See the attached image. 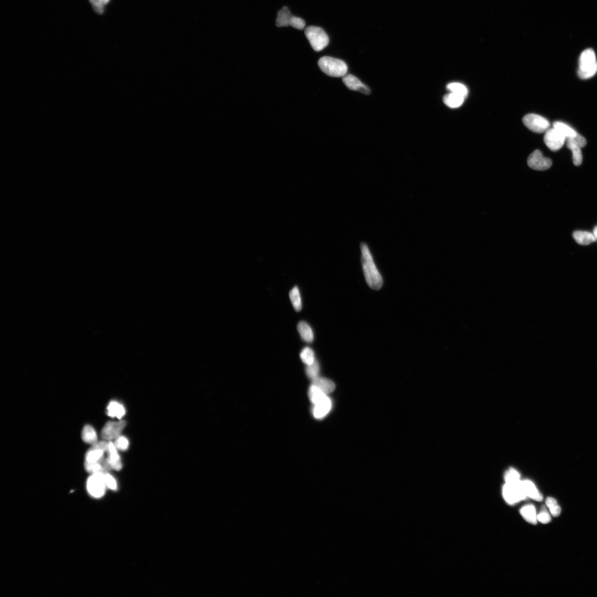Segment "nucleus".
I'll use <instances>...</instances> for the list:
<instances>
[{"label":"nucleus","instance_id":"1","mask_svg":"<svg viewBox=\"0 0 597 597\" xmlns=\"http://www.w3.org/2000/svg\"><path fill=\"white\" fill-rule=\"evenodd\" d=\"M362 264L366 282L371 288L379 290L383 284L382 276L376 267L369 248L365 243L361 244Z\"/></svg>","mask_w":597,"mask_h":597},{"label":"nucleus","instance_id":"2","mask_svg":"<svg viewBox=\"0 0 597 597\" xmlns=\"http://www.w3.org/2000/svg\"><path fill=\"white\" fill-rule=\"evenodd\" d=\"M318 65L323 72L331 77H344L348 71L347 64L343 60L330 57L320 58Z\"/></svg>","mask_w":597,"mask_h":597},{"label":"nucleus","instance_id":"3","mask_svg":"<svg viewBox=\"0 0 597 597\" xmlns=\"http://www.w3.org/2000/svg\"><path fill=\"white\" fill-rule=\"evenodd\" d=\"M305 34L311 46L316 51H322L329 43V38L322 28L309 26L305 29Z\"/></svg>","mask_w":597,"mask_h":597},{"label":"nucleus","instance_id":"4","mask_svg":"<svg viewBox=\"0 0 597 597\" xmlns=\"http://www.w3.org/2000/svg\"><path fill=\"white\" fill-rule=\"evenodd\" d=\"M276 25L278 27L291 25L294 28L302 30L305 28V22L300 17L292 15L288 8L284 6L278 12Z\"/></svg>","mask_w":597,"mask_h":597},{"label":"nucleus","instance_id":"5","mask_svg":"<svg viewBox=\"0 0 597 597\" xmlns=\"http://www.w3.org/2000/svg\"><path fill=\"white\" fill-rule=\"evenodd\" d=\"M104 475L100 473H94L88 479L86 488L89 495L94 498H101L105 495L107 487Z\"/></svg>","mask_w":597,"mask_h":597},{"label":"nucleus","instance_id":"6","mask_svg":"<svg viewBox=\"0 0 597 597\" xmlns=\"http://www.w3.org/2000/svg\"><path fill=\"white\" fill-rule=\"evenodd\" d=\"M503 496L509 504L517 503L527 498L522 486V481L516 484L505 483L503 488Z\"/></svg>","mask_w":597,"mask_h":597},{"label":"nucleus","instance_id":"7","mask_svg":"<svg viewBox=\"0 0 597 597\" xmlns=\"http://www.w3.org/2000/svg\"><path fill=\"white\" fill-rule=\"evenodd\" d=\"M525 126L531 131L535 133L546 132L550 127L548 121L544 117L534 114L525 115L522 119Z\"/></svg>","mask_w":597,"mask_h":597},{"label":"nucleus","instance_id":"8","mask_svg":"<svg viewBox=\"0 0 597 597\" xmlns=\"http://www.w3.org/2000/svg\"><path fill=\"white\" fill-rule=\"evenodd\" d=\"M544 140L548 148L555 152L564 146L566 138L560 131L553 127L545 132Z\"/></svg>","mask_w":597,"mask_h":597},{"label":"nucleus","instance_id":"9","mask_svg":"<svg viewBox=\"0 0 597 597\" xmlns=\"http://www.w3.org/2000/svg\"><path fill=\"white\" fill-rule=\"evenodd\" d=\"M126 425V422H109L102 428L101 438L106 441H111L119 438L121 432Z\"/></svg>","mask_w":597,"mask_h":597},{"label":"nucleus","instance_id":"10","mask_svg":"<svg viewBox=\"0 0 597 597\" xmlns=\"http://www.w3.org/2000/svg\"><path fill=\"white\" fill-rule=\"evenodd\" d=\"M552 164L551 160L544 157L539 150L534 151L527 159L529 167L536 171H546L551 167Z\"/></svg>","mask_w":597,"mask_h":597},{"label":"nucleus","instance_id":"11","mask_svg":"<svg viewBox=\"0 0 597 597\" xmlns=\"http://www.w3.org/2000/svg\"><path fill=\"white\" fill-rule=\"evenodd\" d=\"M109 443L105 441H97L92 445L85 456V462L94 463L100 461L107 451Z\"/></svg>","mask_w":597,"mask_h":597},{"label":"nucleus","instance_id":"12","mask_svg":"<svg viewBox=\"0 0 597 597\" xmlns=\"http://www.w3.org/2000/svg\"><path fill=\"white\" fill-rule=\"evenodd\" d=\"M597 68V60L595 51L592 49L584 50L579 59L578 71L585 72Z\"/></svg>","mask_w":597,"mask_h":597},{"label":"nucleus","instance_id":"13","mask_svg":"<svg viewBox=\"0 0 597 597\" xmlns=\"http://www.w3.org/2000/svg\"><path fill=\"white\" fill-rule=\"evenodd\" d=\"M332 402L327 396H324L317 403L314 404L313 413L316 419H320L326 416L330 412Z\"/></svg>","mask_w":597,"mask_h":597},{"label":"nucleus","instance_id":"14","mask_svg":"<svg viewBox=\"0 0 597 597\" xmlns=\"http://www.w3.org/2000/svg\"><path fill=\"white\" fill-rule=\"evenodd\" d=\"M346 87L349 90L356 91L366 95L371 93V90L367 85L362 83L357 77L351 75H346L343 79Z\"/></svg>","mask_w":597,"mask_h":597},{"label":"nucleus","instance_id":"15","mask_svg":"<svg viewBox=\"0 0 597 597\" xmlns=\"http://www.w3.org/2000/svg\"><path fill=\"white\" fill-rule=\"evenodd\" d=\"M107 452L109 453V457L107 458V460L109 461L112 469L116 471H120L122 469V462H121L120 456L118 451H117V448L115 444L112 442L109 443Z\"/></svg>","mask_w":597,"mask_h":597},{"label":"nucleus","instance_id":"16","mask_svg":"<svg viewBox=\"0 0 597 597\" xmlns=\"http://www.w3.org/2000/svg\"><path fill=\"white\" fill-rule=\"evenodd\" d=\"M522 486L527 497H529L536 501H542L543 497L540 492L536 488L535 484L529 480L522 481Z\"/></svg>","mask_w":597,"mask_h":597},{"label":"nucleus","instance_id":"17","mask_svg":"<svg viewBox=\"0 0 597 597\" xmlns=\"http://www.w3.org/2000/svg\"><path fill=\"white\" fill-rule=\"evenodd\" d=\"M566 145L572 152L573 164L576 166H580L582 163L583 156L581 147L573 139H566Z\"/></svg>","mask_w":597,"mask_h":597},{"label":"nucleus","instance_id":"18","mask_svg":"<svg viewBox=\"0 0 597 597\" xmlns=\"http://www.w3.org/2000/svg\"><path fill=\"white\" fill-rule=\"evenodd\" d=\"M465 98L459 94L450 93L445 95L443 101L446 105L451 109L460 107L464 102Z\"/></svg>","mask_w":597,"mask_h":597},{"label":"nucleus","instance_id":"19","mask_svg":"<svg viewBox=\"0 0 597 597\" xmlns=\"http://www.w3.org/2000/svg\"><path fill=\"white\" fill-rule=\"evenodd\" d=\"M573 237L577 244L583 246L590 245L597 240L594 233L587 231H575Z\"/></svg>","mask_w":597,"mask_h":597},{"label":"nucleus","instance_id":"20","mask_svg":"<svg viewBox=\"0 0 597 597\" xmlns=\"http://www.w3.org/2000/svg\"><path fill=\"white\" fill-rule=\"evenodd\" d=\"M312 381V385L317 387L327 395L334 392L335 389V384L329 379L319 377Z\"/></svg>","mask_w":597,"mask_h":597},{"label":"nucleus","instance_id":"21","mask_svg":"<svg viewBox=\"0 0 597 597\" xmlns=\"http://www.w3.org/2000/svg\"><path fill=\"white\" fill-rule=\"evenodd\" d=\"M297 328L302 340L306 343H312L314 338V332L308 323L301 322L298 323Z\"/></svg>","mask_w":597,"mask_h":597},{"label":"nucleus","instance_id":"22","mask_svg":"<svg viewBox=\"0 0 597 597\" xmlns=\"http://www.w3.org/2000/svg\"><path fill=\"white\" fill-rule=\"evenodd\" d=\"M521 514L525 520L530 524L535 525L537 524L538 519L536 509L533 505L527 504L523 507L521 510Z\"/></svg>","mask_w":597,"mask_h":597},{"label":"nucleus","instance_id":"23","mask_svg":"<svg viewBox=\"0 0 597 597\" xmlns=\"http://www.w3.org/2000/svg\"><path fill=\"white\" fill-rule=\"evenodd\" d=\"M553 127L560 131L566 139H574L578 135V133L572 127L564 123L556 121L553 124Z\"/></svg>","mask_w":597,"mask_h":597},{"label":"nucleus","instance_id":"24","mask_svg":"<svg viewBox=\"0 0 597 597\" xmlns=\"http://www.w3.org/2000/svg\"><path fill=\"white\" fill-rule=\"evenodd\" d=\"M107 415L111 418H122L126 413L124 406L115 401L110 402L107 408Z\"/></svg>","mask_w":597,"mask_h":597},{"label":"nucleus","instance_id":"25","mask_svg":"<svg viewBox=\"0 0 597 597\" xmlns=\"http://www.w3.org/2000/svg\"><path fill=\"white\" fill-rule=\"evenodd\" d=\"M82 439L85 443L94 444L98 441V436L94 428L89 425L84 426L81 433Z\"/></svg>","mask_w":597,"mask_h":597},{"label":"nucleus","instance_id":"26","mask_svg":"<svg viewBox=\"0 0 597 597\" xmlns=\"http://www.w3.org/2000/svg\"><path fill=\"white\" fill-rule=\"evenodd\" d=\"M289 298L294 309L299 311L302 308L301 298L299 290L297 287H294L289 293Z\"/></svg>","mask_w":597,"mask_h":597},{"label":"nucleus","instance_id":"27","mask_svg":"<svg viewBox=\"0 0 597 597\" xmlns=\"http://www.w3.org/2000/svg\"><path fill=\"white\" fill-rule=\"evenodd\" d=\"M300 356L302 362L306 366L312 364L316 361L314 352L309 347L302 349Z\"/></svg>","mask_w":597,"mask_h":597},{"label":"nucleus","instance_id":"28","mask_svg":"<svg viewBox=\"0 0 597 597\" xmlns=\"http://www.w3.org/2000/svg\"><path fill=\"white\" fill-rule=\"evenodd\" d=\"M447 89L450 91L451 93H456L462 95L465 98L467 97L469 94V90L466 88V86L460 83H452L449 84L447 86Z\"/></svg>","mask_w":597,"mask_h":597},{"label":"nucleus","instance_id":"29","mask_svg":"<svg viewBox=\"0 0 597 597\" xmlns=\"http://www.w3.org/2000/svg\"><path fill=\"white\" fill-rule=\"evenodd\" d=\"M326 395V394L324 393L322 390H320L317 387L311 384L309 389V396L310 400L313 404L317 403V402Z\"/></svg>","mask_w":597,"mask_h":597},{"label":"nucleus","instance_id":"30","mask_svg":"<svg viewBox=\"0 0 597 597\" xmlns=\"http://www.w3.org/2000/svg\"><path fill=\"white\" fill-rule=\"evenodd\" d=\"M306 374L311 380H314L319 377L320 366L318 362L316 360L312 364L306 366Z\"/></svg>","mask_w":597,"mask_h":597},{"label":"nucleus","instance_id":"31","mask_svg":"<svg viewBox=\"0 0 597 597\" xmlns=\"http://www.w3.org/2000/svg\"><path fill=\"white\" fill-rule=\"evenodd\" d=\"M546 504L547 507L550 509V513L553 517H559L561 514V509L557 501L554 498L551 497H548L546 500Z\"/></svg>","mask_w":597,"mask_h":597},{"label":"nucleus","instance_id":"32","mask_svg":"<svg viewBox=\"0 0 597 597\" xmlns=\"http://www.w3.org/2000/svg\"><path fill=\"white\" fill-rule=\"evenodd\" d=\"M506 483L516 484L521 481L520 474L514 469H509L505 474Z\"/></svg>","mask_w":597,"mask_h":597},{"label":"nucleus","instance_id":"33","mask_svg":"<svg viewBox=\"0 0 597 597\" xmlns=\"http://www.w3.org/2000/svg\"><path fill=\"white\" fill-rule=\"evenodd\" d=\"M104 477L107 488L112 491H116L118 489V483L115 478L109 473L105 474Z\"/></svg>","mask_w":597,"mask_h":597},{"label":"nucleus","instance_id":"34","mask_svg":"<svg viewBox=\"0 0 597 597\" xmlns=\"http://www.w3.org/2000/svg\"><path fill=\"white\" fill-rule=\"evenodd\" d=\"M115 445L117 448L120 450H126L128 448L129 443L128 440L124 436H120L119 438L116 439Z\"/></svg>","mask_w":597,"mask_h":597},{"label":"nucleus","instance_id":"35","mask_svg":"<svg viewBox=\"0 0 597 597\" xmlns=\"http://www.w3.org/2000/svg\"><path fill=\"white\" fill-rule=\"evenodd\" d=\"M538 521L546 524L550 522L551 521L550 515L547 511L546 510L543 509L537 516Z\"/></svg>","mask_w":597,"mask_h":597},{"label":"nucleus","instance_id":"36","mask_svg":"<svg viewBox=\"0 0 597 597\" xmlns=\"http://www.w3.org/2000/svg\"><path fill=\"white\" fill-rule=\"evenodd\" d=\"M91 3L94 7V9L99 14H102L103 12V5L101 1V0H90Z\"/></svg>","mask_w":597,"mask_h":597},{"label":"nucleus","instance_id":"37","mask_svg":"<svg viewBox=\"0 0 597 597\" xmlns=\"http://www.w3.org/2000/svg\"><path fill=\"white\" fill-rule=\"evenodd\" d=\"M573 140H574L575 141H576L577 144L579 145V146H580L581 147V148H583V147H585L587 145V141L585 139V138L583 137L581 135H579V133L578 134V135L576 136V137L574 139H573Z\"/></svg>","mask_w":597,"mask_h":597},{"label":"nucleus","instance_id":"38","mask_svg":"<svg viewBox=\"0 0 597 597\" xmlns=\"http://www.w3.org/2000/svg\"><path fill=\"white\" fill-rule=\"evenodd\" d=\"M594 234L596 237V240H597V226H596L594 229Z\"/></svg>","mask_w":597,"mask_h":597},{"label":"nucleus","instance_id":"39","mask_svg":"<svg viewBox=\"0 0 597 597\" xmlns=\"http://www.w3.org/2000/svg\"><path fill=\"white\" fill-rule=\"evenodd\" d=\"M109 1H110V0H101V1L103 5H106V4H107L108 2H109Z\"/></svg>","mask_w":597,"mask_h":597}]
</instances>
